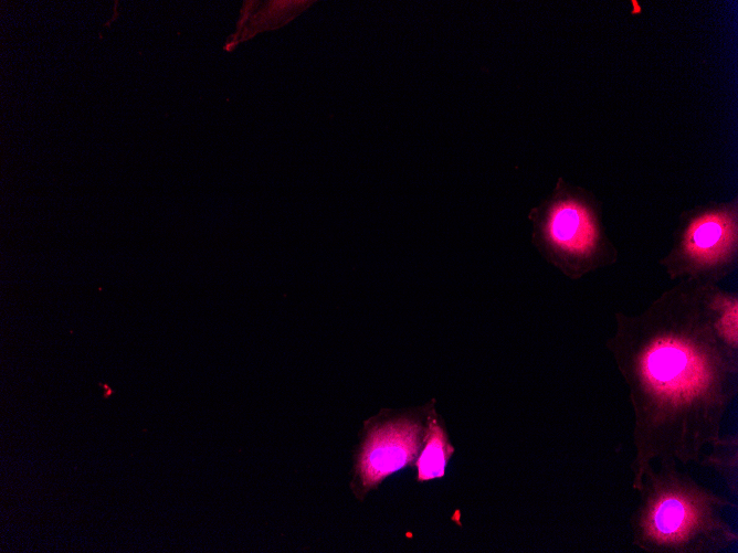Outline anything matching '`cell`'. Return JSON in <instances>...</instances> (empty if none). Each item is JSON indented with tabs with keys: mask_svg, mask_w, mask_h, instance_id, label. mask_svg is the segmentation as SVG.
<instances>
[{
	"mask_svg": "<svg viewBox=\"0 0 738 553\" xmlns=\"http://www.w3.org/2000/svg\"><path fill=\"white\" fill-rule=\"evenodd\" d=\"M633 410L632 488L644 469L700 461L725 442L724 416L737 392L738 351L711 325L702 283L681 280L637 315L615 313L608 339Z\"/></svg>",
	"mask_w": 738,
	"mask_h": 553,
	"instance_id": "cell-1",
	"label": "cell"
},
{
	"mask_svg": "<svg viewBox=\"0 0 738 553\" xmlns=\"http://www.w3.org/2000/svg\"><path fill=\"white\" fill-rule=\"evenodd\" d=\"M632 543L649 553H717L738 536L720 517L725 498L678 469L673 459L649 465L635 490Z\"/></svg>",
	"mask_w": 738,
	"mask_h": 553,
	"instance_id": "cell-2",
	"label": "cell"
},
{
	"mask_svg": "<svg viewBox=\"0 0 738 553\" xmlns=\"http://www.w3.org/2000/svg\"><path fill=\"white\" fill-rule=\"evenodd\" d=\"M535 215L538 241L570 278L616 263L618 249L604 230L601 203L591 191L563 183Z\"/></svg>",
	"mask_w": 738,
	"mask_h": 553,
	"instance_id": "cell-3",
	"label": "cell"
},
{
	"mask_svg": "<svg viewBox=\"0 0 738 553\" xmlns=\"http://www.w3.org/2000/svg\"><path fill=\"white\" fill-rule=\"evenodd\" d=\"M737 199L683 212L670 251L660 259L671 279L717 284L737 265Z\"/></svg>",
	"mask_w": 738,
	"mask_h": 553,
	"instance_id": "cell-4",
	"label": "cell"
},
{
	"mask_svg": "<svg viewBox=\"0 0 738 553\" xmlns=\"http://www.w3.org/2000/svg\"><path fill=\"white\" fill-rule=\"evenodd\" d=\"M433 404L418 411L366 423L355 465L352 488L362 498L388 476L415 464L423 446Z\"/></svg>",
	"mask_w": 738,
	"mask_h": 553,
	"instance_id": "cell-5",
	"label": "cell"
},
{
	"mask_svg": "<svg viewBox=\"0 0 738 553\" xmlns=\"http://www.w3.org/2000/svg\"><path fill=\"white\" fill-rule=\"evenodd\" d=\"M454 454L443 419L432 411L425 439L415 460L418 481H429L444 476L446 464Z\"/></svg>",
	"mask_w": 738,
	"mask_h": 553,
	"instance_id": "cell-6",
	"label": "cell"
},
{
	"mask_svg": "<svg viewBox=\"0 0 738 553\" xmlns=\"http://www.w3.org/2000/svg\"><path fill=\"white\" fill-rule=\"evenodd\" d=\"M704 301L720 341L738 351V297L726 291L717 284L702 283Z\"/></svg>",
	"mask_w": 738,
	"mask_h": 553,
	"instance_id": "cell-7",
	"label": "cell"
},
{
	"mask_svg": "<svg viewBox=\"0 0 738 553\" xmlns=\"http://www.w3.org/2000/svg\"><path fill=\"white\" fill-rule=\"evenodd\" d=\"M99 386H102L105 390V393L103 394L104 398H108L114 394V391L109 389L106 384L99 383Z\"/></svg>",
	"mask_w": 738,
	"mask_h": 553,
	"instance_id": "cell-8",
	"label": "cell"
}]
</instances>
